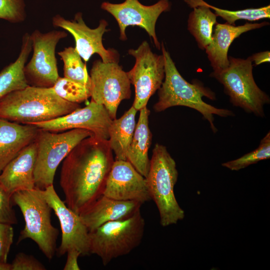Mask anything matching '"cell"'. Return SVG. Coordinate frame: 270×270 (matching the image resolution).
I'll list each match as a JSON object with an SVG mask.
<instances>
[{
    "instance_id": "obj_1",
    "label": "cell",
    "mask_w": 270,
    "mask_h": 270,
    "mask_svg": "<svg viewBox=\"0 0 270 270\" xmlns=\"http://www.w3.org/2000/svg\"><path fill=\"white\" fill-rule=\"evenodd\" d=\"M114 161L108 140L92 136L78 142L63 160L60 170L67 206L80 214L100 197Z\"/></svg>"
},
{
    "instance_id": "obj_2",
    "label": "cell",
    "mask_w": 270,
    "mask_h": 270,
    "mask_svg": "<svg viewBox=\"0 0 270 270\" xmlns=\"http://www.w3.org/2000/svg\"><path fill=\"white\" fill-rule=\"evenodd\" d=\"M60 98L52 88L28 86L0 100V118L22 124L52 120L80 108Z\"/></svg>"
},
{
    "instance_id": "obj_3",
    "label": "cell",
    "mask_w": 270,
    "mask_h": 270,
    "mask_svg": "<svg viewBox=\"0 0 270 270\" xmlns=\"http://www.w3.org/2000/svg\"><path fill=\"white\" fill-rule=\"evenodd\" d=\"M161 50L164 60L165 76L164 82L158 90V100L154 105V110L161 112L174 106L193 108L202 114L204 118L209 122L212 131L216 132L217 129L214 124V115L227 117L234 116V112L205 102L202 100L203 96L214 100L215 94L197 80L193 84L186 80L177 70L163 42L161 44Z\"/></svg>"
},
{
    "instance_id": "obj_4",
    "label": "cell",
    "mask_w": 270,
    "mask_h": 270,
    "mask_svg": "<svg viewBox=\"0 0 270 270\" xmlns=\"http://www.w3.org/2000/svg\"><path fill=\"white\" fill-rule=\"evenodd\" d=\"M178 178L175 160L165 146L156 144L145 178L151 200L159 212L160 224L164 227L177 224L185 216L174 194Z\"/></svg>"
},
{
    "instance_id": "obj_5",
    "label": "cell",
    "mask_w": 270,
    "mask_h": 270,
    "mask_svg": "<svg viewBox=\"0 0 270 270\" xmlns=\"http://www.w3.org/2000/svg\"><path fill=\"white\" fill-rule=\"evenodd\" d=\"M12 202L20 208L25 221L18 242L31 239L44 256L52 260L56 251L59 232L52 224V209L44 198L42 190L35 188L18 191L12 196Z\"/></svg>"
},
{
    "instance_id": "obj_6",
    "label": "cell",
    "mask_w": 270,
    "mask_h": 270,
    "mask_svg": "<svg viewBox=\"0 0 270 270\" xmlns=\"http://www.w3.org/2000/svg\"><path fill=\"white\" fill-rule=\"evenodd\" d=\"M145 220L140 209L130 217L107 222L90 232V254L98 256L104 266L114 258L126 255L141 243Z\"/></svg>"
},
{
    "instance_id": "obj_7",
    "label": "cell",
    "mask_w": 270,
    "mask_h": 270,
    "mask_svg": "<svg viewBox=\"0 0 270 270\" xmlns=\"http://www.w3.org/2000/svg\"><path fill=\"white\" fill-rule=\"evenodd\" d=\"M229 65L220 73L212 74L224 88L233 106L264 117V106L269 104V96L256 84L252 74V61L246 59L228 56Z\"/></svg>"
},
{
    "instance_id": "obj_8",
    "label": "cell",
    "mask_w": 270,
    "mask_h": 270,
    "mask_svg": "<svg viewBox=\"0 0 270 270\" xmlns=\"http://www.w3.org/2000/svg\"><path fill=\"white\" fill-rule=\"evenodd\" d=\"M92 136V132L84 129H72L58 133L40 128L35 140L36 188L44 190L54 185L55 173L60 163L78 142Z\"/></svg>"
},
{
    "instance_id": "obj_9",
    "label": "cell",
    "mask_w": 270,
    "mask_h": 270,
    "mask_svg": "<svg viewBox=\"0 0 270 270\" xmlns=\"http://www.w3.org/2000/svg\"><path fill=\"white\" fill-rule=\"evenodd\" d=\"M90 76L91 100L103 105L112 119H116L121 102L131 96V84L126 72L118 63L98 60L93 62Z\"/></svg>"
},
{
    "instance_id": "obj_10",
    "label": "cell",
    "mask_w": 270,
    "mask_h": 270,
    "mask_svg": "<svg viewBox=\"0 0 270 270\" xmlns=\"http://www.w3.org/2000/svg\"><path fill=\"white\" fill-rule=\"evenodd\" d=\"M128 54L135 58L133 68L126 74L134 88L132 106L138 111L146 106L150 98L161 86L165 76L164 60L162 54L152 51L146 41L136 49H130Z\"/></svg>"
},
{
    "instance_id": "obj_11",
    "label": "cell",
    "mask_w": 270,
    "mask_h": 270,
    "mask_svg": "<svg viewBox=\"0 0 270 270\" xmlns=\"http://www.w3.org/2000/svg\"><path fill=\"white\" fill-rule=\"evenodd\" d=\"M33 54L24 67V74L30 86L52 88L58 78L56 48L59 41L67 36L64 30L42 33L36 30L30 34Z\"/></svg>"
},
{
    "instance_id": "obj_12",
    "label": "cell",
    "mask_w": 270,
    "mask_h": 270,
    "mask_svg": "<svg viewBox=\"0 0 270 270\" xmlns=\"http://www.w3.org/2000/svg\"><path fill=\"white\" fill-rule=\"evenodd\" d=\"M101 8L110 14L116 20L120 28V39L126 40V28L138 26L144 28L154 40L156 47L161 50L156 32V24L159 16L170 9L168 0H160L151 6H145L138 0H125L120 4L103 2Z\"/></svg>"
},
{
    "instance_id": "obj_13",
    "label": "cell",
    "mask_w": 270,
    "mask_h": 270,
    "mask_svg": "<svg viewBox=\"0 0 270 270\" xmlns=\"http://www.w3.org/2000/svg\"><path fill=\"white\" fill-rule=\"evenodd\" d=\"M52 23L54 26L62 28L73 36L76 42L74 48L85 62L96 54L104 62L118 63V52L113 48L106 49L102 44V36L109 30L106 29L108 23L105 20H101L96 28H90L84 21L82 14L78 12L71 20L56 14L53 17Z\"/></svg>"
},
{
    "instance_id": "obj_14",
    "label": "cell",
    "mask_w": 270,
    "mask_h": 270,
    "mask_svg": "<svg viewBox=\"0 0 270 270\" xmlns=\"http://www.w3.org/2000/svg\"><path fill=\"white\" fill-rule=\"evenodd\" d=\"M42 192L60 224L62 235L60 244L56 249L57 255L62 256L72 249L77 250L82 256L90 254V231L80 215L60 198L54 185L42 190Z\"/></svg>"
},
{
    "instance_id": "obj_15",
    "label": "cell",
    "mask_w": 270,
    "mask_h": 270,
    "mask_svg": "<svg viewBox=\"0 0 270 270\" xmlns=\"http://www.w3.org/2000/svg\"><path fill=\"white\" fill-rule=\"evenodd\" d=\"M112 120L103 105L91 100L85 107L78 108L65 116L32 124L40 129L56 132L84 129L92 132L96 137L108 140V129Z\"/></svg>"
},
{
    "instance_id": "obj_16",
    "label": "cell",
    "mask_w": 270,
    "mask_h": 270,
    "mask_svg": "<svg viewBox=\"0 0 270 270\" xmlns=\"http://www.w3.org/2000/svg\"><path fill=\"white\" fill-rule=\"evenodd\" d=\"M102 194L116 200L142 204L151 200L145 178L124 160H114Z\"/></svg>"
},
{
    "instance_id": "obj_17",
    "label": "cell",
    "mask_w": 270,
    "mask_h": 270,
    "mask_svg": "<svg viewBox=\"0 0 270 270\" xmlns=\"http://www.w3.org/2000/svg\"><path fill=\"white\" fill-rule=\"evenodd\" d=\"M36 156V140L24 148L3 169L0 183L12 196L20 190L34 189Z\"/></svg>"
},
{
    "instance_id": "obj_18",
    "label": "cell",
    "mask_w": 270,
    "mask_h": 270,
    "mask_svg": "<svg viewBox=\"0 0 270 270\" xmlns=\"http://www.w3.org/2000/svg\"><path fill=\"white\" fill-rule=\"evenodd\" d=\"M268 25H269V23L266 22H246L238 26L227 22L216 23L212 41L205 50L214 70L210 74L220 73L228 68L229 65L228 51L234 39L244 32Z\"/></svg>"
},
{
    "instance_id": "obj_19",
    "label": "cell",
    "mask_w": 270,
    "mask_h": 270,
    "mask_svg": "<svg viewBox=\"0 0 270 270\" xmlns=\"http://www.w3.org/2000/svg\"><path fill=\"white\" fill-rule=\"evenodd\" d=\"M136 201H123L102 194L79 215L90 232L111 221L127 218L140 209Z\"/></svg>"
},
{
    "instance_id": "obj_20",
    "label": "cell",
    "mask_w": 270,
    "mask_h": 270,
    "mask_svg": "<svg viewBox=\"0 0 270 270\" xmlns=\"http://www.w3.org/2000/svg\"><path fill=\"white\" fill-rule=\"evenodd\" d=\"M40 128L0 118V173L26 146L36 140Z\"/></svg>"
},
{
    "instance_id": "obj_21",
    "label": "cell",
    "mask_w": 270,
    "mask_h": 270,
    "mask_svg": "<svg viewBox=\"0 0 270 270\" xmlns=\"http://www.w3.org/2000/svg\"><path fill=\"white\" fill-rule=\"evenodd\" d=\"M139 111L138 120L126 152V160L145 178L150 167L148 152L152 140V134L148 126L150 111L146 106Z\"/></svg>"
},
{
    "instance_id": "obj_22",
    "label": "cell",
    "mask_w": 270,
    "mask_h": 270,
    "mask_svg": "<svg viewBox=\"0 0 270 270\" xmlns=\"http://www.w3.org/2000/svg\"><path fill=\"white\" fill-rule=\"evenodd\" d=\"M193 8L188 16V30L194 38L198 45L205 50L212 41L213 26L217 16L203 0H184Z\"/></svg>"
},
{
    "instance_id": "obj_23",
    "label": "cell",
    "mask_w": 270,
    "mask_h": 270,
    "mask_svg": "<svg viewBox=\"0 0 270 270\" xmlns=\"http://www.w3.org/2000/svg\"><path fill=\"white\" fill-rule=\"evenodd\" d=\"M32 50L30 35L25 33L22 38L20 52L17 59L0 72V100L7 94L29 85L24 74V67Z\"/></svg>"
},
{
    "instance_id": "obj_24",
    "label": "cell",
    "mask_w": 270,
    "mask_h": 270,
    "mask_svg": "<svg viewBox=\"0 0 270 270\" xmlns=\"http://www.w3.org/2000/svg\"><path fill=\"white\" fill-rule=\"evenodd\" d=\"M137 110L132 106L119 118L112 120L108 129L110 148L115 160H126V154L134 132Z\"/></svg>"
},
{
    "instance_id": "obj_25",
    "label": "cell",
    "mask_w": 270,
    "mask_h": 270,
    "mask_svg": "<svg viewBox=\"0 0 270 270\" xmlns=\"http://www.w3.org/2000/svg\"><path fill=\"white\" fill-rule=\"evenodd\" d=\"M64 62V77L80 83L90 90V79L86 66L74 47L69 46L58 52Z\"/></svg>"
},
{
    "instance_id": "obj_26",
    "label": "cell",
    "mask_w": 270,
    "mask_h": 270,
    "mask_svg": "<svg viewBox=\"0 0 270 270\" xmlns=\"http://www.w3.org/2000/svg\"><path fill=\"white\" fill-rule=\"evenodd\" d=\"M270 158V132H268L262 139L256 149L237 159L222 163V165L232 170L238 171Z\"/></svg>"
},
{
    "instance_id": "obj_27",
    "label": "cell",
    "mask_w": 270,
    "mask_h": 270,
    "mask_svg": "<svg viewBox=\"0 0 270 270\" xmlns=\"http://www.w3.org/2000/svg\"><path fill=\"white\" fill-rule=\"evenodd\" d=\"M52 88L60 98L72 103L80 104L91 96L88 88L64 77H59Z\"/></svg>"
},
{
    "instance_id": "obj_28",
    "label": "cell",
    "mask_w": 270,
    "mask_h": 270,
    "mask_svg": "<svg viewBox=\"0 0 270 270\" xmlns=\"http://www.w3.org/2000/svg\"><path fill=\"white\" fill-rule=\"evenodd\" d=\"M24 0H0V18L12 23L21 22L26 18Z\"/></svg>"
},
{
    "instance_id": "obj_29",
    "label": "cell",
    "mask_w": 270,
    "mask_h": 270,
    "mask_svg": "<svg viewBox=\"0 0 270 270\" xmlns=\"http://www.w3.org/2000/svg\"><path fill=\"white\" fill-rule=\"evenodd\" d=\"M12 195L0 183V222L10 224H16L18 220L12 208Z\"/></svg>"
},
{
    "instance_id": "obj_30",
    "label": "cell",
    "mask_w": 270,
    "mask_h": 270,
    "mask_svg": "<svg viewBox=\"0 0 270 270\" xmlns=\"http://www.w3.org/2000/svg\"><path fill=\"white\" fill-rule=\"evenodd\" d=\"M44 266L36 258L24 252L18 253L10 264V270H46Z\"/></svg>"
},
{
    "instance_id": "obj_31",
    "label": "cell",
    "mask_w": 270,
    "mask_h": 270,
    "mask_svg": "<svg viewBox=\"0 0 270 270\" xmlns=\"http://www.w3.org/2000/svg\"><path fill=\"white\" fill-rule=\"evenodd\" d=\"M14 231L12 224L0 222V263H7V258L13 242Z\"/></svg>"
},
{
    "instance_id": "obj_32",
    "label": "cell",
    "mask_w": 270,
    "mask_h": 270,
    "mask_svg": "<svg viewBox=\"0 0 270 270\" xmlns=\"http://www.w3.org/2000/svg\"><path fill=\"white\" fill-rule=\"evenodd\" d=\"M67 258L64 270H80L78 264V258L81 256L80 252L76 249H72L67 252Z\"/></svg>"
},
{
    "instance_id": "obj_33",
    "label": "cell",
    "mask_w": 270,
    "mask_h": 270,
    "mask_svg": "<svg viewBox=\"0 0 270 270\" xmlns=\"http://www.w3.org/2000/svg\"><path fill=\"white\" fill-rule=\"evenodd\" d=\"M270 52L267 50L254 54L250 57L256 65H259L264 62H269L270 61Z\"/></svg>"
},
{
    "instance_id": "obj_34",
    "label": "cell",
    "mask_w": 270,
    "mask_h": 270,
    "mask_svg": "<svg viewBox=\"0 0 270 270\" xmlns=\"http://www.w3.org/2000/svg\"><path fill=\"white\" fill-rule=\"evenodd\" d=\"M0 270H10V264L0 263Z\"/></svg>"
}]
</instances>
